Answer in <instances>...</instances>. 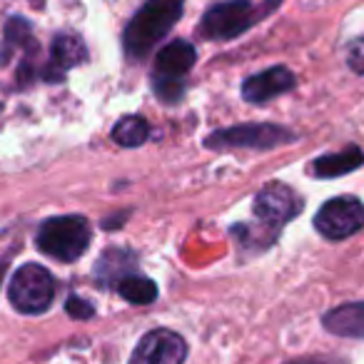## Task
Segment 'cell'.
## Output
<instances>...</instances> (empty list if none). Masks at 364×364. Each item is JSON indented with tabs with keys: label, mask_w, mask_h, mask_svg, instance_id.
Instances as JSON below:
<instances>
[{
	"label": "cell",
	"mask_w": 364,
	"mask_h": 364,
	"mask_svg": "<svg viewBox=\"0 0 364 364\" xmlns=\"http://www.w3.org/2000/svg\"><path fill=\"white\" fill-rule=\"evenodd\" d=\"M252 213L257 218V225L250 228H235L242 230V240L247 247H269L277 240L279 230L287 223H292L299 213H302V198L297 195V190H292L284 182H269L257 193L252 205Z\"/></svg>",
	"instance_id": "1"
},
{
	"label": "cell",
	"mask_w": 364,
	"mask_h": 364,
	"mask_svg": "<svg viewBox=\"0 0 364 364\" xmlns=\"http://www.w3.org/2000/svg\"><path fill=\"white\" fill-rule=\"evenodd\" d=\"M182 11H185V0H147L122 33L127 58L142 60L150 55L157 43L167 38V33L177 26Z\"/></svg>",
	"instance_id": "2"
},
{
	"label": "cell",
	"mask_w": 364,
	"mask_h": 364,
	"mask_svg": "<svg viewBox=\"0 0 364 364\" xmlns=\"http://www.w3.org/2000/svg\"><path fill=\"white\" fill-rule=\"evenodd\" d=\"M279 6V0H269L264 6H255L252 0H228L218 3L203 16L198 33L210 41H235L250 28H255L264 16Z\"/></svg>",
	"instance_id": "3"
},
{
	"label": "cell",
	"mask_w": 364,
	"mask_h": 364,
	"mask_svg": "<svg viewBox=\"0 0 364 364\" xmlns=\"http://www.w3.org/2000/svg\"><path fill=\"white\" fill-rule=\"evenodd\" d=\"M195 60H198V50L188 41H172L167 48H162L152 65V92L167 105L180 102Z\"/></svg>",
	"instance_id": "4"
},
{
	"label": "cell",
	"mask_w": 364,
	"mask_h": 364,
	"mask_svg": "<svg viewBox=\"0 0 364 364\" xmlns=\"http://www.w3.org/2000/svg\"><path fill=\"white\" fill-rule=\"evenodd\" d=\"M36 245L43 255L58 262H75L90 245V223L82 215L48 218L38 230Z\"/></svg>",
	"instance_id": "5"
},
{
	"label": "cell",
	"mask_w": 364,
	"mask_h": 364,
	"mask_svg": "<svg viewBox=\"0 0 364 364\" xmlns=\"http://www.w3.org/2000/svg\"><path fill=\"white\" fill-rule=\"evenodd\" d=\"M55 277L43 264L28 262L16 269L8 284V299L23 314H43L55 299Z\"/></svg>",
	"instance_id": "6"
},
{
	"label": "cell",
	"mask_w": 364,
	"mask_h": 364,
	"mask_svg": "<svg viewBox=\"0 0 364 364\" xmlns=\"http://www.w3.org/2000/svg\"><path fill=\"white\" fill-rule=\"evenodd\" d=\"M294 132L279 125H235L225 130H215L205 137V145L213 150H232V147H247V150H272L284 142H292Z\"/></svg>",
	"instance_id": "7"
},
{
	"label": "cell",
	"mask_w": 364,
	"mask_h": 364,
	"mask_svg": "<svg viewBox=\"0 0 364 364\" xmlns=\"http://www.w3.org/2000/svg\"><path fill=\"white\" fill-rule=\"evenodd\" d=\"M364 228V205L352 195L324 203L314 215V230L327 240H347Z\"/></svg>",
	"instance_id": "8"
},
{
	"label": "cell",
	"mask_w": 364,
	"mask_h": 364,
	"mask_svg": "<svg viewBox=\"0 0 364 364\" xmlns=\"http://www.w3.org/2000/svg\"><path fill=\"white\" fill-rule=\"evenodd\" d=\"M188 357V342L172 329H152L137 342L127 364H182Z\"/></svg>",
	"instance_id": "9"
},
{
	"label": "cell",
	"mask_w": 364,
	"mask_h": 364,
	"mask_svg": "<svg viewBox=\"0 0 364 364\" xmlns=\"http://www.w3.org/2000/svg\"><path fill=\"white\" fill-rule=\"evenodd\" d=\"M294 85H297L294 73L284 65H274L262 73L250 75L247 80L242 82V97L247 102H252V105H262V102L274 100V97L282 95V92L294 90Z\"/></svg>",
	"instance_id": "10"
},
{
	"label": "cell",
	"mask_w": 364,
	"mask_h": 364,
	"mask_svg": "<svg viewBox=\"0 0 364 364\" xmlns=\"http://www.w3.org/2000/svg\"><path fill=\"white\" fill-rule=\"evenodd\" d=\"M87 60V48L85 43L80 41L77 36H70V33H60L55 36L50 46V63L43 70L46 80H63L68 70L82 65Z\"/></svg>",
	"instance_id": "11"
},
{
	"label": "cell",
	"mask_w": 364,
	"mask_h": 364,
	"mask_svg": "<svg viewBox=\"0 0 364 364\" xmlns=\"http://www.w3.org/2000/svg\"><path fill=\"white\" fill-rule=\"evenodd\" d=\"M364 165V150L357 145H349L339 152H327V155H319L312 162V175L319 180H334V177H342L347 172H354Z\"/></svg>",
	"instance_id": "12"
},
{
	"label": "cell",
	"mask_w": 364,
	"mask_h": 364,
	"mask_svg": "<svg viewBox=\"0 0 364 364\" xmlns=\"http://www.w3.org/2000/svg\"><path fill=\"white\" fill-rule=\"evenodd\" d=\"M322 324L337 337L364 339V302H349L329 309L322 317Z\"/></svg>",
	"instance_id": "13"
},
{
	"label": "cell",
	"mask_w": 364,
	"mask_h": 364,
	"mask_svg": "<svg viewBox=\"0 0 364 364\" xmlns=\"http://www.w3.org/2000/svg\"><path fill=\"white\" fill-rule=\"evenodd\" d=\"M115 289L130 304H150L157 299V284L147 277H140V274H122V277H117Z\"/></svg>",
	"instance_id": "14"
},
{
	"label": "cell",
	"mask_w": 364,
	"mask_h": 364,
	"mask_svg": "<svg viewBox=\"0 0 364 364\" xmlns=\"http://www.w3.org/2000/svg\"><path fill=\"white\" fill-rule=\"evenodd\" d=\"M150 137V125L137 115H125L112 127V140L120 147H140Z\"/></svg>",
	"instance_id": "15"
},
{
	"label": "cell",
	"mask_w": 364,
	"mask_h": 364,
	"mask_svg": "<svg viewBox=\"0 0 364 364\" xmlns=\"http://www.w3.org/2000/svg\"><path fill=\"white\" fill-rule=\"evenodd\" d=\"M347 65L352 68V73L364 75V36L349 41V46H347Z\"/></svg>",
	"instance_id": "16"
},
{
	"label": "cell",
	"mask_w": 364,
	"mask_h": 364,
	"mask_svg": "<svg viewBox=\"0 0 364 364\" xmlns=\"http://www.w3.org/2000/svg\"><path fill=\"white\" fill-rule=\"evenodd\" d=\"M65 309H68V314H70V317H75V319H87V317H92V314H95L92 304L85 302V299H80V297H70V299H68Z\"/></svg>",
	"instance_id": "17"
},
{
	"label": "cell",
	"mask_w": 364,
	"mask_h": 364,
	"mask_svg": "<svg viewBox=\"0 0 364 364\" xmlns=\"http://www.w3.org/2000/svg\"><path fill=\"white\" fill-rule=\"evenodd\" d=\"M292 364H332V362H324V359H307V362H292ZM334 364H342V362H334Z\"/></svg>",
	"instance_id": "18"
}]
</instances>
